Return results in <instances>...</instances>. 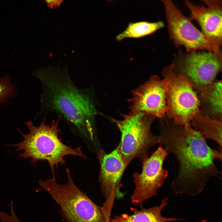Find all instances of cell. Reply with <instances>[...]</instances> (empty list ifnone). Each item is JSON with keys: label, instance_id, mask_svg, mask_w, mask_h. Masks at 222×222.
Segmentation results:
<instances>
[{"label": "cell", "instance_id": "10", "mask_svg": "<svg viewBox=\"0 0 222 222\" xmlns=\"http://www.w3.org/2000/svg\"><path fill=\"white\" fill-rule=\"evenodd\" d=\"M96 155L100 165L98 182L105 199L103 205L111 211L115 199L123 196L120 191L123 186L121 180L127 166L122 158L119 145L109 153L100 150Z\"/></svg>", "mask_w": 222, "mask_h": 222}, {"label": "cell", "instance_id": "4", "mask_svg": "<svg viewBox=\"0 0 222 222\" xmlns=\"http://www.w3.org/2000/svg\"><path fill=\"white\" fill-rule=\"evenodd\" d=\"M66 173L64 184L52 178L38 181L59 206L63 222H111V212L96 204L77 186L69 169L66 168Z\"/></svg>", "mask_w": 222, "mask_h": 222}, {"label": "cell", "instance_id": "14", "mask_svg": "<svg viewBox=\"0 0 222 222\" xmlns=\"http://www.w3.org/2000/svg\"><path fill=\"white\" fill-rule=\"evenodd\" d=\"M191 122L194 129L205 140H213L222 149V121L212 119L205 114L199 113Z\"/></svg>", "mask_w": 222, "mask_h": 222}, {"label": "cell", "instance_id": "2", "mask_svg": "<svg viewBox=\"0 0 222 222\" xmlns=\"http://www.w3.org/2000/svg\"><path fill=\"white\" fill-rule=\"evenodd\" d=\"M159 136L160 144L179 162L178 174L171 184L175 193H199L211 178L221 173L215 160L222 161V150L209 147L191 126L167 123L161 128Z\"/></svg>", "mask_w": 222, "mask_h": 222}, {"label": "cell", "instance_id": "15", "mask_svg": "<svg viewBox=\"0 0 222 222\" xmlns=\"http://www.w3.org/2000/svg\"><path fill=\"white\" fill-rule=\"evenodd\" d=\"M163 22L140 21L130 23L126 28L116 37L120 41L127 38H139L151 34L164 26Z\"/></svg>", "mask_w": 222, "mask_h": 222}, {"label": "cell", "instance_id": "12", "mask_svg": "<svg viewBox=\"0 0 222 222\" xmlns=\"http://www.w3.org/2000/svg\"><path fill=\"white\" fill-rule=\"evenodd\" d=\"M207 7L194 4L185 1L186 6L190 10L191 18L196 21L207 36L222 39V1L204 0Z\"/></svg>", "mask_w": 222, "mask_h": 222}, {"label": "cell", "instance_id": "1", "mask_svg": "<svg viewBox=\"0 0 222 222\" xmlns=\"http://www.w3.org/2000/svg\"><path fill=\"white\" fill-rule=\"evenodd\" d=\"M33 75L42 85L40 107L36 117L54 113L90 150L96 142L95 118L99 114L93 88L77 86L67 66H49Z\"/></svg>", "mask_w": 222, "mask_h": 222}, {"label": "cell", "instance_id": "7", "mask_svg": "<svg viewBox=\"0 0 222 222\" xmlns=\"http://www.w3.org/2000/svg\"><path fill=\"white\" fill-rule=\"evenodd\" d=\"M169 37L177 46L188 52L205 51L218 53L222 39L209 37L197 29L171 0H162Z\"/></svg>", "mask_w": 222, "mask_h": 222}, {"label": "cell", "instance_id": "8", "mask_svg": "<svg viewBox=\"0 0 222 222\" xmlns=\"http://www.w3.org/2000/svg\"><path fill=\"white\" fill-rule=\"evenodd\" d=\"M168 82L165 78L151 76L149 79L132 91V97L129 100L132 104L130 112L126 114L131 116L143 113L156 118L164 117L167 110V93Z\"/></svg>", "mask_w": 222, "mask_h": 222}, {"label": "cell", "instance_id": "9", "mask_svg": "<svg viewBox=\"0 0 222 222\" xmlns=\"http://www.w3.org/2000/svg\"><path fill=\"white\" fill-rule=\"evenodd\" d=\"M168 154L160 146L142 161V172L133 175L135 187L131 197L133 204L142 205L144 201L156 195L168 175V172L163 168V164Z\"/></svg>", "mask_w": 222, "mask_h": 222}, {"label": "cell", "instance_id": "6", "mask_svg": "<svg viewBox=\"0 0 222 222\" xmlns=\"http://www.w3.org/2000/svg\"><path fill=\"white\" fill-rule=\"evenodd\" d=\"M175 64L164 68V78L168 82L166 114L175 124L187 126L199 113L200 102L190 80L174 72Z\"/></svg>", "mask_w": 222, "mask_h": 222}, {"label": "cell", "instance_id": "18", "mask_svg": "<svg viewBox=\"0 0 222 222\" xmlns=\"http://www.w3.org/2000/svg\"><path fill=\"white\" fill-rule=\"evenodd\" d=\"M63 0H45L48 7L51 9L55 8L60 6Z\"/></svg>", "mask_w": 222, "mask_h": 222}, {"label": "cell", "instance_id": "13", "mask_svg": "<svg viewBox=\"0 0 222 222\" xmlns=\"http://www.w3.org/2000/svg\"><path fill=\"white\" fill-rule=\"evenodd\" d=\"M167 201V199L165 198L159 205L147 209L142 207V209L139 210L131 208L133 214L114 216L113 218L111 219V222H170L182 220V219L162 216L161 212L166 205Z\"/></svg>", "mask_w": 222, "mask_h": 222}, {"label": "cell", "instance_id": "17", "mask_svg": "<svg viewBox=\"0 0 222 222\" xmlns=\"http://www.w3.org/2000/svg\"><path fill=\"white\" fill-rule=\"evenodd\" d=\"M14 93V87L7 76L0 78V104L6 101Z\"/></svg>", "mask_w": 222, "mask_h": 222}, {"label": "cell", "instance_id": "16", "mask_svg": "<svg viewBox=\"0 0 222 222\" xmlns=\"http://www.w3.org/2000/svg\"><path fill=\"white\" fill-rule=\"evenodd\" d=\"M222 81H214L199 90L203 99L206 103L211 112L222 121Z\"/></svg>", "mask_w": 222, "mask_h": 222}, {"label": "cell", "instance_id": "3", "mask_svg": "<svg viewBox=\"0 0 222 222\" xmlns=\"http://www.w3.org/2000/svg\"><path fill=\"white\" fill-rule=\"evenodd\" d=\"M46 115L44 116L38 126L35 125L31 121L26 122L25 124L29 132L25 134L18 129L23 139L11 146L15 147L16 151H23L18 157L23 159L30 158L34 166L38 161H47L51 169L52 178L56 179L55 170L59 165L66 164L65 156L72 155L85 160L88 158L82 151L81 146L73 148L64 143L59 138V135L63 134L59 127L61 121L59 117L49 123L46 121Z\"/></svg>", "mask_w": 222, "mask_h": 222}, {"label": "cell", "instance_id": "5", "mask_svg": "<svg viewBox=\"0 0 222 222\" xmlns=\"http://www.w3.org/2000/svg\"><path fill=\"white\" fill-rule=\"evenodd\" d=\"M123 120L111 118L121 133L119 145L122 158L127 166L135 158L142 161L148 157L149 151L155 145L160 144L159 136L151 132V124L156 118L140 113L131 116L123 115Z\"/></svg>", "mask_w": 222, "mask_h": 222}, {"label": "cell", "instance_id": "11", "mask_svg": "<svg viewBox=\"0 0 222 222\" xmlns=\"http://www.w3.org/2000/svg\"><path fill=\"white\" fill-rule=\"evenodd\" d=\"M182 69L199 90L215 81L222 68L221 51L215 53L205 51H192L184 58Z\"/></svg>", "mask_w": 222, "mask_h": 222}]
</instances>
